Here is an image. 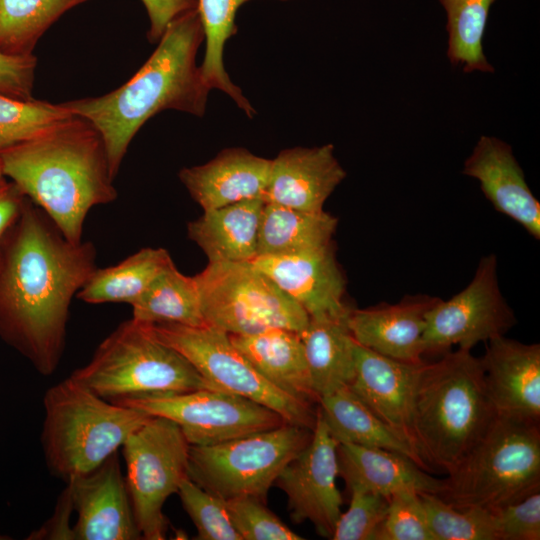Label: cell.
Returning <instances> with one entry per match:
<instances>
[{"mask_svg":"<svg viewBox=\"0 0 540 540\" xmlns=\"http://www.w3.org/2000/svg\"><path fill=\"white\" fill-rule=\"evenodd\" d=\"M229 336L235 347L273 385L291 396L318 403L300 332L269 328L255 334Z\"/></svg>","mask_w":540,"mask_h":540,"instance_id":"24","label":"cell"},{"mask_svg":"<svg viewBox=\"0 0 540 540\" xmlns=\"http://www.w3.org/2000/svg\"><path fill=\"white\" fill-rule=\"evenodd\" d=\"M146 8L150 26L147 38L151 43L160 40L167 26L185 12L197 9V0H141Z\"/></svg>","mask_w":540,"mask_h":540,"instance_id":"42","label":"cell"},{"mask_svg":"<svg viewBox=\"0 0 540 540\" xmlns=\"http://www.w3.org/2000/svg\"><path fill=\"white\" fill-rule=\"evenodd\" d=\"M203 40L197 9L185 12L167 26L152 55L119 88L62 103L100 133L113 178L131 140L152 116L168 109L204 115L211 89L196 65Z\"/></svg>","mask_w":540,"mask_h":540,"instance_id":"2","label":"cell"},{"mask_svg":"<svg viewBox=\"0 0 540 540\" xmlns=\"http://www.w3.org/2000/svg\"><path fill=\"white\" fill-rule=\"evenodd\" d=\"M100 397L119 403L149 395L220 390L179 352L152 336L143 323H121L71 374Z\"/></svg>","mask_w":540,"mask_h":540,"instance_id":"7","label":"cell"},{"mask_svg":"<svg viewBox=\"0 0 540 540\" xmlns=\"http://www.w3.org/2000/svg\"><path fill=\"white\" fill-rule=\"evenodd\" d=\"M338 475L347 488L357 487L389 498L400 490L439 495L444 479H438L409 457L382 448L339 443Z\"/></svg>","mask_w":540,"mask_h":540,"instance_id":"23","label":"cell"},{"mask_svg":"<svg viewBox=\"0 0 540 540\" xmlns=\"http://www.w3.org/2000/svg\"><path fill=\"white\" fill-rule=\"evenodd\" d=\"M338 445L317 410L310 442L275 482L287 496L291 519L310 521L319 535L330 539L343 503L336 484Z\"/></svg>","mask_w":540,"mask_h":540,"instance_id":"14","label":"cell"},{"mask_svg":"<svg viewBox=\"0 0 540 540\" xmlns=\"http://www.w3.org/2000/svg\"><path fill=\"white\" fill-rule=\"evenodd\" d=\"M436 540H499L495 513L480 507H454L437 495L420 494Z\"/></svg>","mask_w":540,"mask_h":540,"instance_id":"34","label":"cell"},{"mask_svg":"<svg viewBox=\"0 0 540 540\" xmlns=\"http://www.w3.org/2000/svg\"><path fill=\"white\" fill-rule=\"evenodd\" d=\"M424 362L396 360L356 342L354 375L348 385L374 414L416 451L412 425L413 395L417 375Z\"/></svg>","mask_w":540,"mask_h":540,"instance_id":"17","label":"cell"},{"mask_svg":"<svg viewBox=\"0 0 540 540\" xmlns=\"http://www.w3.org/2000/svg\"><path fill=\"white\" fill-rule=\"evenodd\" d=\"M348 490L349 507L341 513L331 539L373 540L385 518L389 498L357 487Z\"/></svg>","mask_w":540,"mask_h":540,"instance_id":"39","label":"cell"},{"mask_svg":"<svg viewBox=\"0 0 540 540\" xmlns=\"http://www.w3.org/2000/svg\"><path fill=\"white\" fill-rule=\"evenodd\" d=\"M73 504L68 487L65 488L59 497V503L53 517L47 525L32 534L30 539H74L72 527L68 525Z\"/></svg>","mask_w":540,"mask_h":540,"instance_id":"43","label":"cell"},{"mask_svg":"<svg viewBox=\"0 0 540 540\" xmlns=\"http://www.w3.org/2000/svg\"><path fill=\"white\" fill-rule=\"evenodd\" d=\"M10 539V537H6L4 535H0V540Z\"/></svg>","mask_w":540,"mask_h":540,"instance_id":"46","label":"cell"},{"mask_svg":"<svg viewBox=\"0 0 540 540\" xmlns=\"http://www.w3.org/2000/svg\"><path fill=\"white\" fill-rule=\"evenodd\" d=\"M481 361L496 413L539 423L540 345L498 336L488 341Z\"/></svg>","mask_w":540,"mask_h":540,"instance_id":"18","label":"cell"},{"mask_svg":"<svg viewBox=\"0 0 540 540\" xmlns=\"http://www.w3.org/2000/svg\"><path fill=\"white\" fill-rule=\"evenodd\" d=\"M447 475L437 496L457 508L494 512L540 491L539 423L497 414Z\"/></svg>","mask_w":540,"mask_h":540,"instance_id":"6","label":"cell"},{"mask_svg":"<svg viewBox=\"0 0 540 540\" xmlns=\"http://www.w3.org/2000/svg\"><path fill=\"white\" fill-rule=\"evenodd\" d=\"M271 159L243 148L222 150L209 162L184 168L179 178L203 211L248 199H262Z\"/></svg>","mask_w":540,"mask_h":540,"instance_id":"22","label":"cell"},{"mask_svg":"<svg viewBox=\"0 0 540 540\" xmlns=\"http://www.w3.org/2000/svg\"><path fill=\"white\" fill-rule=\"evenodd\" d=\"M36 66L34 54L14 56L0 52V94L23 100L33 99Z\"/></svg>","mask_w":540,"mask_h":540,"instance_id":"41","label":"cell"},{"mask_svg":"<svg viewBox=\"0 0 540 540\" xmlns=\"http://www.w3.org/2000/svg\"><path fill=\"white\" fill-rule=\"evenodd\" d=\"M91 242L68 241L26 198L0 250V336L43 376L57 369L72 298L95 266Z\"/></svg>","mask_w":540,"mask_h":540,"instance_id":"1","label":"cell"},{"mask_svg":"<svg viewBox=\"0 0 540 540\" xmlns=\"http://www.w3.org/2000/svg\"><path fill=\"white\" fill-rule=\"evenodd\" d=\"M345 177L332 144L284 149L271 159L262 200L302 211H321Z\"/></svg>","mask_w":540,"mask_h":540,"instance_id":"19","label":"cell"},{"mask_svg":"<svg viewBox=\"0 0 540 540\" xmlns=\"http://www.w3.org/2000/svg\"><path fill=\"white\" fill-rule=\"evenodd\" d=\"M337 224V218L324 210L309 212L264 203L257 256L291 255L322 247L332 242Z\"/></svg>","mask_w":540,"mask_h":540,"instance_id":"28","label":"cell"},{"mask_svg":"<svg viewBox=\"0 0 540 540\" xmlns=\"http://www.w3.org/2000/svg\"><path fill=\"white\" fill-rule=\"evenodd\" d=\"M90 0H0V52L33 54L39 39L67 11Z\"/></svg>","mask_w":540,"mask_h":540,"instance_id":"32","label":"cell"},{"mask_svg":"<svg viewBox=\"0 0 540 540\" xmlns=\"http://www.w3.org/2000/svg\"><path fill=\"white\" fill-rule=\"evenodd\" d=\"M132 318L143 323L206 325L195 276L182 274L171 261L131 304Z\"/></svg>","mask_w":540,"mask_h":540,"instance_id":"29","label":"cell"},{"mask_svg":"<svg viewBox=\"0 0 540 540\" xmlns=\"http://www.w3.org/2000/svg\"><path fill=\"white\" fill-rule=\"evenodd\" d=\"M499 540L540 539V491L494 511Z\"/></svg>","mask_w":540,"mask_h":540,"instance_id":"40","label":"cell"},{"mask_svg":"<svg viewBox=\"0 0 540 540\" xmlns=\"http://www.w3.org/2000/svg\"><path fill=\"white\" fill-rule=\"evenodd\" d=\"M73 116L62 104L0 94V152Z\"/></svg>","mask_w":540,"mask_h":540,"instance_id":"35","label":"cell"},{"mask_svg":"<svg viewBox=\"0 0 540 540\" xmlns=\"http://www.w3.org/2000/svg\"><path fill=\"white\" fill-rule=\"evenodd\" d=\"M251 263L297 302L309 317H345L346 280L333 242L282 256H257Z\"/></svg>","mask_w":540,"mask_h":540,"instance_id":"16","label":"cell"},{"mask_svg":"<svg viewBox=\"0 0 540 540\" xmlns=\"http://www.w3.org/2000/svg\"><path fill=\"white\" fill-rule=\"evenodd\" d=\"M77 521L76 540L142 539L117 452L87 474L66 482Z\"/></svg>","mask_w":540,"mask_h":540,"instance_id":"15","label":"cell"},{"mask_svg":"<svg viewBox=\"0 0 540 540\" xmlns=\"http://www.w3.org/2000/svg\"><path fill=\"white\" fill-rule=\"evenodd\" d=\"M43 406L44 459L65 483L97 468L149 417L100 397L72 375L47 389Z\"/></svg>","mask_w":540,"mask_h":540,"instance_id":"5","label":"cell"},{"mask_svg":"<svg viewBox=\"0 0 540 540\" xmlns=\"http://www.w3.org/2000/svg\"><path fill=\"white\" fill-rule=\"evenodd\" d=\"M373 540H436L430 530L420 493L400 490L389 497L384 520Z\"/></svg>","mask_w":540,"mask_h":540,"instance_id":"37","label":"cell"},{"mask_svg":"<svg viewBox=\"0 0 540 540\" xmlns=\"http://www.w3.org/2000/svg\"><path fill=\"white\" fill-rule=\"evenodd\" d=\"M497 413L481 358L459 348L418 372L412 407L416 449L428 467L450 473L483 436Z\"/></svg>","mask_w":540,"mask_h":540,"instance_id":"4","label":"cell"},{"mask_svg":"<svg viewBox=\"0 0 540 540\" xmlns=\"http://www.w3.org/2000/svg\"><path fill=\"white\" fill-rule=\"evenodd\" d=\"M177 494L197 529L196 539L242 540L231 522L224 499L205 491L189 478L181 483Z\"/></svg>","mask_w":540,"mask_h":540,"instance_id":"36","label":"cell"},{"mask_svg":"<svg viewBox=\"0 0 540 540\" xmlns=\"http://www.w3.org/2000/svg\"><path fill=\"white\" fill-rule=\"evenodd\" d=\"M26 198L11 181L0 183V250L4 237L20 214Z\"/></svg>","mask_w":540,"mask_h":540,"instance_id":"44","label":"cell"},{"mask_svg":"<svg viewBox=\"0 0 540 540\" xmlns=\"http://www.w3.org/2000/svg\"><path fill=\"white\" fill-rule=\"evenodd\" d=\"M247 1L250 0H197V11L206 40L205 55L200 66L205 83L210 89L225 92L251 118L255 115V109L241 89L231 81L223 61L225 43L237 32V11Z\"/></svg>","mask_w":540,"mask_h":540,"instance_id":"31","label":"cell"},{"mask_svg":"<svg viewBox=\"0 0 540 540\" xmlns=\"http://www.w3.org/2000/svg\"><path fill=\"white\" fill-rule=\"evenodd\" d=\"M438 300L428 295H409L396 304L351 308L347 325L358 344L396 360L421 363L426 315Z\"/></svg>","mask_w":540,"mask_h":540,"instance_id":"21","label":"cell"},{"mask_svg":"<svg viewBox=\"0 0 540 540\" xmlns=\"http://www.w3.org/2000/svg\"><path fill=\"white\" fill-rule=\"evenodd\" d=\"M347 316L309 317L300 332L312 386L319 398L348 386L353 378L356 341Z\"/></svg>","mask_w":540,"mask_h":540,"instance_id":"27","label":"cell"},{"mask_svg":"<svg viewBox=\"0 0 540 540\" xmlns=\"http://www.w3.org/2000/svg\"><path fill=\"white\" fill-rule=\"evenodd\" d=\"M312 432L284 423L215 445H190L188 477L224 500L245 496L265 503L269 489L308 445Z\"/></svg>","mask_w":540,"mask_h":540,"instance_id":"8","label":"cell"},{"mask_svg":"<svg viewBox=\"0 0 540 540\" xmlns=\"http://www.w3.org/2000/svg\"><path fill=\"white\" fill-rule=\"evenodd\" d=\"M172 261L163 248H143L117 265L95 269L77 297L91 304H132Z\"/></svg>","mask_w":540,"mask_h":540,"instance_id":"30","label":"cell"},{"mask_svg":"<svg viewBox=\"0 0 540 540\" xmlns=\"http://www.w3.org/2000/svg\"><path fill=\"white\" fill-rule=\"evenodd\" d=\"M195 279L205 324L228 334L301 332L309 321L307 312L251 262H209Z\"/></svg>","mask_w":540,"mask_h":540,"instance_id":"9","label":"cell"},{"mask_svg":"<svg viewBox=\"0 0 540 540\" xmlns=\"http://www.w3.org/2000/svg\"><path fill=\"white\" fill-rule=\"evenodd\" d=\"M497 257L481 258L470 283L449 300L439 299L426 315L424 353H438L453 345L471 350L479 342L504 335L516 324L513 310L498 283Z\"/></svg>","mask_w":540,"mask_h":540,"instance_id":"13","label":"cell"},{"mask_svg":"<svg viewBox=\"0 0 540 540\" xmlns=\"http://www.w3.org/2000/svg\"><path fill=\"white\" fill-rule=\"evenodd\" d=\"M447 15V57L463 71L494 72L483 52V36L496 0H439Z\"/></svg>","mask_w":540,"mask_h":540,"instance_id":"33","label":"cell"},{"mask_svg":"<svg viewBox=\"0 0 540 540\" xmlns=\"http://www.w3.org/2000/svg\"><path fill=\"white\" fill-rule=\"evenodd\" d=\"M231 522L242 540H301L265 503L252 497L225 500Z\"/></svg>","mask_w":540,"mask_h":540,"instance_id":"38","label":"cell"},{"mask_svg":"<svg viewBox=\"0 0 540 540\" xmlns=\"http://www.w3.org/2000/svg\"><path fill=\"white\" fill-rule=\"evenodd\" d=\"M463 174L478 180L495 210L520 224L535 239L540 238V203L509 144L481 136L464 162Z\"/></svg>","mask_w":540,"mask_h":540,"instance_id":"20","label":"cell"},{"mask_svg":"<svg viewBox=\"0 0 540 540\" xmlns=\"http://www.w3.org/2000/svg\"><path fill=\"white\" fill-rule=\"evenodd\" d=\"M116 404L171 420L193 446L215 445L287 423L272 409L224 390L149 395Z\"/></svg>","mask_w":540,"mask_h":540,"instance_id":"12","label":"cell"},{"mask_svg":"<svg viewBox=\"0 0 540 540\" xmlns=\"http://www.w3.org/2000/svg\"><path fill=\"white\" fill-rule=\"evenodd\" d=\"M143 325L152 336L183 355L218 389L264 405L287 423L314 429L317 409L313 404L291 396L268 381L235 347L228 333L209 325Z\"/></svg>","mask_w":540,"mask_h":540,"instance_id":"10","label":"cell"},{"mask_svg":"<svg viewBox=\"0 0 540 540\" xmlns=\"http://www.w3.org/2000/svg\"><path fill=\"white\" fill-rule=\"evenodd\" d=\"M121 448L126 486L142 539L163 540L168 529L163 506L189 478L190 444L177 424L149 416Z\"/></svg>","mask_w":540,"mask_h":540,"instance_id":"11","label":"cell"},{"mask_svg":"<svg viewBox=\"0 0 540 540\" xmlns=\"http://www.w3.org/2000/svg\"><path fill=\"white\" fill-rule=\"evenodd\" d=\"M7 179L4 177L3 173H2V169H1V164H0V183L6 181Z\"/></svg>","mask_w":540,"mask_h":540,"instance_id":"45","label":"cell"},{"mask_svg":"<svg viewBox=\"0 0 540 540\" xmlns=\"http://www.w3.org/2000/svg\"><path fill=\"white\" fill-rule=\"evenodd\" d=\"M4 177L70 242L82 241L89 210L117 198L100 133L73 115L0 152Z\"/></svg>","mask_w":540,"mask_h":540,"instance_id":"3","label":"cell"},{"mask_svg":"<svg viewBox=\"0 0 540 540\" xmlns=\"http://www.w3.org/2000/svg\"><path fill=\"white\" fill-rule=\"evenodd\" d=\"M263 206L255 198L206 210L188 223V236L209 262H251L257 256Z\"/></svg>","mask_w":540,"mask_h":540,"instance_id":"25","label":"cell"},{"mask_svg":"<svg viewBox=\"0 0 540 540\" xmlns=\"http://www.w3.org/2000/svg\"><path fill=\"white\" fill-rule=\"evenodd\" d=\"M318 412L339 443L382 448L403 454L429 472L415 448L376 414L348 386L319 398Z\"/></svg>","mask_w":540,"mask_h":540,"instance_id":"26","label":"cell"}]
</instances>
